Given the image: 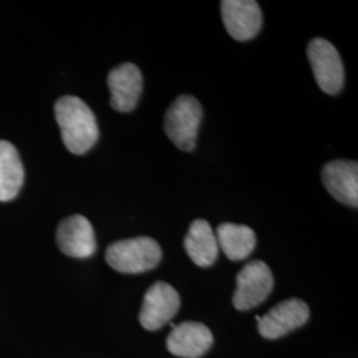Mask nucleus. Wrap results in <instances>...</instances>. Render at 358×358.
I'll use <instances>...</instances> for the list:
<instances>
[{"label":"nucleus","instance_id":"nucleus-15","mask_svg":"<svg viewBox=\"0 0 358 358\" xmlns=\"http://www.w3.org/2000/svg\"><path fill=\"white\" fill-rule=\"evenodd\" d=\"M24 169L11 142L0 141V202L13 199L23 186Z\"/></svg>","mask_w":358,"mask_h":358},{"label":"nucleus","instance_id":"nucleus-7","mask_svg":"<svg viewBox=\"0 0 358 358\" xmlns=\"http://www.w3.org/2000/svg\"><path fill=\"white\" fill-rule=\"evenodd\" d=\"M220 11L223 24L236 41H248L260 32L263 13L254 0H223Z\"/></svg>","mask_w":358,"mask_h":358},{"label":"nucleus","instance_id":"nucleus-4","mask_svg":"<svg viewBox=\"0 0 358 358\" xmlns=\"http://www.w3.org/2000/svg\"><path fill=\"white\" fill-rule=\"evenodd\" d=\"M308 60L317 85L327 94H337L344 87L345 71L341 56L332 43L322 38L310 40Z\"/></svg>","mask_w":358,"mask_h":358},{"label":"nucleus","instance_id":"nucleus-13","mask_svg":"<svg viewBox=\"0 0 358 358\" xmlns=\"http://www.w3.org/2000/svg\"><path fill=\"white\" fill-rule=\"evenodd\" d=\"M183 244L187 255L196 266L210 267L215 263L219 254L217 236L205 219L192 222Z\"/></svg>","mask_w":358,"mask_h":358},{"label":"nucleus","instance_id":"nucleus-12","mask_svg":"<svg viewBox=\"0 0 358 358\" xmlns=\"http://www.w3.org/2000/svg\"><path fill=\"white\" fill-rule=\"evenodd\" d=\"M214 343L213 333L201 322H182L173 327L167 337V349L177 357L199 358Z\"/></svg>","mask_w":358,"mask_h":358},{"label":"nucleus","instance_id":"nucleus-3","mask_svg":"<svg viewBox=\"0 0 358 358\" xmlns=\"http://www.w3.org/2000/svg\"><path fill=\"white\" fill-rule=\"evenodd\" d=\"M203 110L199 101L190 94L179 96L170 105L165 115V131L170 141L182 152L195 149L198 130L202 122Z\"/></svg>","mask_w":358,"mask_h":358},{"label":"nucleus","instance_id":"nucleus-5","mask_svg":"<svg viewBox=\"0 0 358 358\" xmlns=\"http://www.w3.org/2000/svg\"><path fill=\"white\" fill-rule=\"evenodd\" d=\"M273 288V276L268 266L262 260H254L244 266L236 276L234 307L238 310H250L262 304Z\"/></svg>","mask_w":358,"mask_h":358},{"label":"nucleus","instance_id":"nucleus-8","mask_svg":"<svg viewBox=\"0 0 358 358\" xmlns=\"http://www.w3.org/2000/svg\"><path fill=\"white\" fill-rule=\"evenodd\" d=\"M309 319V308L303 300L289 299L257 317V329L264 338L275 340L304 325Z\"/></svg>","mask_w":358,"mask_h":358},{"label":"nucleus","instance_id":"nucleus-9","mask_svg":"<svg viewBox=\"0 0 358 358\" xmlns=\"http://www.w3.org/2000/svg\"><path fill=\"white\" fill-rule=\"evenodd\" d=\"M142 84L141 71L137 65L125 63L112 69L108 76L112 108L121 113L133 112L141 97Z\"/></svg>","mask_w":358,"mask_h":358},{"label":"nucleus","instance_id":"nucleus-6","mask_svg":"<svg viewBox=\"0 0 358 358\" xmlns=\"http://www.w3.org/2000/svg\"><path fill=\"white\" fill-rule=\"evenodd\" d=\"M180 299L176 288L165 282H154L143 297L140 322L148 331H157L177 315Z\"/></svg>","mask_w":358,"mask_h":358},{"label":"nucleus","instance_id":"nucleus-1","mask_svg":"<svg viewBox=\"0 0 358 358\" xmlns=\"http://www.w3.org/2000/svg\"><path fill=\"white\" fill-rule=\"evenodd\" d=\"M56 121L65 148L72 154L88 153L99 140V125L90 106L75 96H64L55 105Z\"/></svg>","mask_w":358,"mask_h":358},{"label":"nucleus","instance_id":"nucleus-10","mask_svg":"<svg viewBox=\"0 0 358 358\" xmlns=\"http://www.w3.org/2000/svg\"><path fill=\"white\" fill-rule=\"evenodd\" d=\"M56 241L63 254L77 259L90 257L97 248L93 226L83 215L65 217L59 224Z\"/></svg>","mask_w":358,"mask_h":358},{"label":"nucleus","instance_id":"nucleus-2","mask_svg":"<svg viewBox=\"0 0 358 358\" xmlns=\"http://www.w3.org/2000/svg\"><path fill=\"white\" fill-rule=\"evenodd\" d=\"M106 263L121 273H142L155 268L162 250L152 238L138 236L110 244L105 254Z\"/></svg>","mask_w":358,"mask_h":358},{"label":"nucleus","instance_id":"nucleus-11","mask_svg":"<svg viewBox=\"0 0 358 358\" xmlns=\"http://www.w3.org/2000/svg\"><path fill=\"white\" fill-rule=\"evenodd\" d=\"M321 179L333 198L350 207L358 206V164L338 159L328 162L321 170Z\"/></svg>","mask_w":358,"mask_h":358},{"label":"nucleus","instance_id":"nucleus-14","mask_svg":"<svg viewBox=\"0 0 358 358\" xmlns=\"http://www.w3.org/2000/svg\"><path fill=\"white\" fill-rule=\"evenodd\" d=\"M219 250L232 262H241L252 254L256 247V235L248 226L222 223L217 229Z\"/></svg>","mask_w":358,"mask_h":358}]
</instances>
